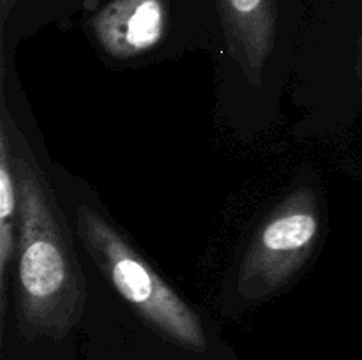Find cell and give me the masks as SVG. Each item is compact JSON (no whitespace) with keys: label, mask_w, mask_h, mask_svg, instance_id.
Segmentation results:
<instances>
[{"label":"cell","mask_w":362,"mask_h":360,"mask_svg":"<svg viewBox=\"0 0 362 360\" xmlns=\"http://www.w3.org/2000/svg\"><path fill=\"white\" fill-rule=\"evenodd\" d=\"M20 191L18 316L30 335L66 334L83 311L85 284L64 219L34 157L13 141Z\"/></svg>","instance_id":"6da1fadb"},{"label":"cell","mask_w":362,"mask_h":360,"mask_svg":"<svg viewBox=\"0 0 362 360\" xmlns=\"http://www.w3.org/2000/svg\"><path fill=\"white\" fill-rule=\"evenodd\" d=\"M78 233L98 267L144 320L177 344L194 352L205 349L200 318L101 214L78 208Z\"/></svg>","instance_id":"7a4b0ae2"},{"label":"cell","mask_w":362,"mask_h":360,"mask_svg":"<svg viewBox=\"0 0 362 360\" xmlns=\"http://www.w3.org/2000/svg\"><path fill=\"white\" fill-rule=\"evenodd\" d=\"M318 233L320 212L313 191H293L251 242L240 265V293L262 299L281 288L310 256Z\"/></svg>","instance_id":"3957f363"},{"label":"cell","mask_w":362,"mask_h":360,"mask_svg":"<svg viewBox=\"0 0 362 360\" xmlns=\"http://www.w3.org/2000/svg\"><path fill=\"white\" fill-rule=\"evenodd\" d=\"M92 32L108 55L134 59L151 52L168 27L165 0H110L94 18Z\"/></svg>","instance_id":"277c9868"},{"label":"cell","mask_w":362,"mask_h":360,"mask_svg":"<svg viewBox=\"0 0 362 360\" xmlns=\"http://www.w3.org/2000/svg\"><path fill=\"white\" fill-rule=\"evenodd\" d=\"M225 30L251 78L260 76L276 37V0H216Z\"/></svg>","instance_id":"5b68a950"},{"label":"cell","mask_w":362,"mask_h":360,"mask_svg":"<svg viewBox=\"0 0 362 360\" xmlns=\"http://www.w3.org/2000/svg\"><path fill=\"white\" fill-rule=\"evenodd\" d=\"M14 4H16V0H0V16H2V23H6L7 14L13 9Z\"/></svg>","instance_id":"8992f818"}]
</instances>
